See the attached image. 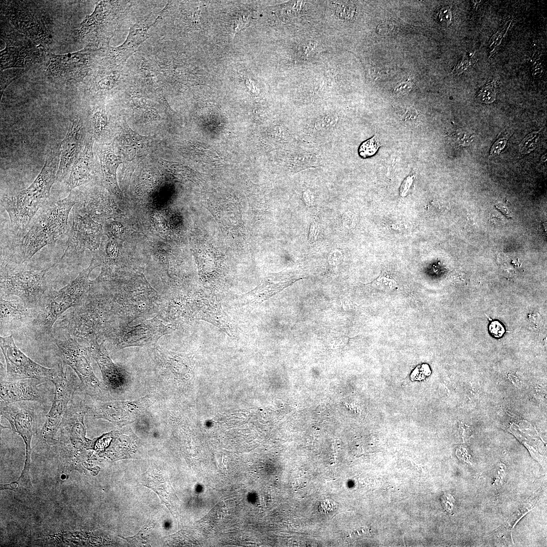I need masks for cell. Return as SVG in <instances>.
<instances>
[{"instance_id":"obj_1","label":"cell","mask_w":547,"mask_h":547,"mask_svg":"<svg viewBox=\"0 0 547 547\" xmlns=\"http://www.w3.org/2000/svg\"><path fill=\"white\" fill-rule=\"evenodd\" d=\"M77 193L48 203L23 229L15 232L10 255L1 260L18 264L28 262L45 246L54 245L67 230L70 212L76 203Z\"/></svg>"},{"instance_id":"obj_2","label":"cell","mask_w":547,"mask_h":547,"mask_svg":"<svg viewBox=\"0 0 547 547\" xmlns=\"http://www.w3.org/2000/svg\"><path fill=\"white\" fill-rule=\"evenodd\" d=\"M60 146L51 150L33 182L15 195L1 198L14 233L25 228L37 212L48 202L52 186L56 182L60 162Z\"/></svg>"},{"instance_id":"obj_3","label":"cell","mask_w":547,"mask_h":547,"mask_svg":"<svg viewBox=\"0 0 547 547\" xmlns=\"http://www.w3.org/2000/svg\"><path fill=\"white\" fill-rule=\"evenodd\" d=\"M99 265L97 257L94 256L88 267L66 286L59 290L46 291L34 308L33 320L27 327L35 337H52L53 327L58 319L69 308L80 304L88 293L92 284L89 275Z\"/></svg>"},{"instance_id":"obj_4","label":"cell","mask_w":547,"mask_h":547,"mask_svg":"<svg viewBox=\"0 0 547 547\" xmlns=\"http://www.w3.org/2000/svg\"><path fill=\"white\" fill-rule=\"evenodd\" d=\"M1 262V297L16 296L29 307L35 308L48 290L46 274L55 264L37 269L26 263Z\"/></svg>"},{"instance_id":"obj_5","label":"cell","mask_w":547,"mask_h":547,"mask_svg":"<svg viewBox=\"0 0 547 547\" xmlns=\"http://www.w3.org/2000/svg\"><path fill=\"white\" fill-rule=\"evenodd\" d=\"M52 338L63 363L73 370L83 390L91 396L102 398V389L93 372L87 347L64 330L59 333L53 332Z\"/></svg>"},{"instance_id":"obj_6","label":"cell","mask_w":547,"mask_h":547,"mask_svg":"<svg viewBox=\"0 0 547 547\" xmlns=\"http://www.w3.org/2000/svg\"><path fill=\"white\" fill-rule=\"evenodd\" d=\"M59 365L57 374L50 380L55 386L54 397L51 408L46 415L42 429V435L46 440L54 439L67 413L70 402L80 389L79 378L65 366Z\"/></svg>"},{"instance_id":"obj_7","label":"cell","mask_w":547,"mask_h":547,"mask_svg":"<svg viewBox=\"0 0 547 547\" xmlns=\"http://www.w3.org/2000/svg\"><path fill=\"white\" fill-rule=\"evenodd\" d=\"M36 402L24 401L11 403L1 401V415L10 423L13 432L23 439L26 446V459L22 473L29 475L31 455V441L40 423H44L43 405Z\"/></svg>"},{"instance_id":"obj_8","label":"cell","mask_w":547,"mask_h":547,"mask_svg":"<svg viewBox=\"0 0 547 547\" xmlns=\"http://www.w3.org/2000/svg\"><path fill=\"white\" fill-rule=\"evenodd\" d=\"M0 346L6 362L7 381L34 378L47 381L58 372L59 366L46 368L25 355L17 346L12 335L1 336Z\"/></svg>"},{"instance_id":"obj_9","label":"cell","mask_w":547,"mask_h":547,"mask_svg":"<svg viewBox=\"0 0 547 547\" xmlns=\"http://www.w3.org/2000/svg\"><path fill=\"white\" fill-rule=\"evenodd\" d=\"M67 230V247L58 262L74 260L85 249L95 250L100 245L102 226L87 214L72 210L71 223Z\"/></svg>"},{"instance_id":"obj_10","label":"cell","mask_w":547,"mask_h":547,"mask_svg":"<svg viewBox=\"0 0 547 547\" xmlns=\"http://www.w3.org/2000/svg\"><path fill=\"white\" fill-rule=\"evenodd\" d=\"M121 2L102 1L96 6L91 15L87 16L80 24L76 34L79 38H86L89 41L96 42L103 41L106 37L104 34L107 30L112 31L120 14L124 13L127 3Z\"/></svg>"},{"instance_id":"obj_11","label":"cell","mask_w":547,"mask_h":547,"mask_svg":"<svg viewBox=\"0 0 547 547\" xmlns=\"http://www.w3.org/2000/svg\"><path fill=\"white\" fill-rule=\"evenodd\" d=\"M155 22L151 24L141 22L134 25L128 37L121 46L109 47L104 56L105 65L110 72L121 70L127 59L139 48L148 36V30Z\"/></svg>"},{"instance_id":"obj_12","label":"cell","mask_w":547,"mask_h":547,"mask_svg":"<svg viewBox=\"0 0 547 547\" xmlns=\"http://www.w3.org/2000/svg\"><path fill=\"white\" fill-rule=\"evenodd\" d=\"M46 382L34 378L12 381L1 379V401L8 403L31 401L44 404L49 397L41 385Z\"/></svg>"},{"instance_id":"obj_13","label":"cell","mask_w":547,"mask_h":547,"mask_svg":"<svg viewBox=\"0 0 547 547\" xmlns=\"http://www.w3.org/2000/svg\"><path fill=\"white\" fill-rule=\"evenodd\" d=\"M85 137L83 124L79 119L69 122L67 132L60 145V162L56 182L64 181L82 150Z\"/></svg>"},{"instance_id":"obj_14","label":"cell","mask_w":547,"mask_h":547,"mask_svg":"<svg viewBox=\"0 0 547 547\" xmlns=\"http://www.w3.org/2000/svg\"><path fill=\"white\" fill-rule=\"evenodd\" d=\"M184 310L193 319L206 321L228 335L234 334L232 324L220 304L214 297L196 298L186 302Z\"/></svg>"},{"instance_id":"obj_15","label":"cell","mask_w":547,"mask_h":547,"mask_svg":"<svg viewBox=\"0 0 547 547\" xmlns=\"http://www.w3.org/2000/svg\"><path fill=\"white\" fill-rule=\"evenodd\" d=\"M91 50H82L73 53L52 56L48 64V70L54 76L75 79L86 75L91 68Z\"/></svg>"},{"instance_id":"obj_16","label":"cell","mask_w":547,"mask_h":547,"mask_svg":"<svg viewBox=\"0 0 547 547\" xmlns=\"http://www.w3.org/2000/svg\"><path fill=\"white\" fill-rule=\"evenodd\" d=\"M1 335L28 327L33 320L34 308L19 299L1 297Z\"/></svg>"},{"instance_id":"obj_17","label":"cell","mask_w":547,"mask_h":547,"mask_svg":"<svg viewBox=\"0 0 547 547\" xmlns=\"http://www.w3.org/2000/svg\"><path fill=\"white\" fill-rule=\"evenodd\" d=\"M167 328L157 319L145 321L141 324L131 327L122 338L118 344L120 347L132 345L145 346L155 343L163 335L166 334Z\"/></svg>"},{"instance_id":"obj_18","label":"cell","mask_w":547,"mask_h":547,"mask_svg":"<svg viewBox=\"0 0 547 547\" xmlns=\"http://www.w3.org/2000/svg\"><path fill=\"white\" fill-rule=\"evenodd\" d=\"M93 146L92 137L87 138L83 149L64 180L69 192L91 179L94 166Z\"/></svg>"},{"instance_id":"obj_19","label":"cell","mask_w":547,"mask_h":547,"mask_svg":"<svg viewBox=\"0 0 547 547\" xmlns=\"http://www.w3.org/2000/svg\"><path fill=\"white\" fill-rule=\"evenodd\" d=\"M97 152L100 163L103 185L111 192L121 197L122 192L116 179V170L122 161L114 151V141L98 145Z\"/></svg>"},{"instance_id":"obj_20","label":"cell","mask_w":547,"mask_h":547,"mask_svg":"<svg viewBox=\"0 0 547 547\" xmlns=\"http://www.w3.org/2000/svg\"><path fill=\"white\" fill-rule=\"evenodd\" d=\"M122 129L121 142L124 159L127 161H132L137 157L144 155L151 139L133 131L125 121L122 124Z\"/></svg>"},{"instance_id":"obj_21","label":"cell","mask_w":547,"mask_h":547,"mask_svg":"<svg viewBox=\"0 0 547 547\" xmlns=\"http://www.w3.org/2000/svg\"><path fill=\"white\" fill-rule=\"evenodd\" d=\"M141 483L155 492L162 503L171 510L174 493L169 478L165 472L155 468H150L142 475Z\"/></svg>"},{"instance_id":"obj_22","label":"cell","mask_w":547,"mask_h":547,"mask_svg":"<svg viewBox=\"0 0 547 547\" xmlns=\"http://www.w3.org/2000/svg\"><path fill=\"white\" fill-rule=\"evenodd\" d=\"M31 49L22 44L7 43V47L1 52V70L11 67H22L30 63Z\"/></svg>"},{"instance_id":"obj_23","label":"cell","mask_w":547,"mask_h":547,"mask_svg":"<svg viewBox=\"0 0 547 547\" xmlns=\"http://www.w3.org/2000/svg\"><path fill=\"white\" fill-rule=\"evenodd\" d=\"M540 490V489L532 495L526 502L523 503L503 525L494 531L495 536L499 539L509 540L510 538L513 540L512 532L514 527L527 513L533 509L538 499Z\"/></svg>"},{"instance_id":"obj_24","label":"cell","mask_w":547,"mask_h":547,"mask_svg":"<svg viewBox=\"0 0 547 547\" xmlns=\"http://www.w3.org/2000/svg\"><path fill=\"white\" fill-rule=\"evenodd\" d=\"M159 163L166 171L177 178L190 180L195 176L194 171L183 164L163 159Z\"/></svg>"},{"instance_id":"obj_25","label":"cell","mask_w":547,"mask_h":547,"mask_svg":"<svg viewBox=\"0 0 547 547\" xmlns=\"http://www.w3.org/2000/svg\"><path fill=\"white\" fill-rule=\"evenodd\" d=\"M251 19V13L247 11L238 13L233 17L230 21V29L233 37L237 32L247 27Z\"/></svg>"},{"instance_id":"obj_26","label":"cell","mask_w":547,"mask_h":547,"mask_svg":"<svg viewBox=\"0 0 547 547\" xmlns=\"http://www.w3.org/2000/svg\"><path fill=\"white\" fill-rule=\"evenodd\" d=\"M335 14L339 18L344 20H350L356 15V8L351 3L339 2L336 4Z\"/></svg>"},{"instance_id":"obj_27","label":"cell","mask_w":547,"mask_h":547,"mask_svg":"<svg viewBox=\"0 0 547 547\" xmlns=\"http://www.w3.org/2000/svg\"><path fill=\"white\" fill-rule=\"evenodd\" d=\"M379 146L378 137L375 135L361 144L359 149V154L363 158L371 157L376 153Z\"/></svg>"},{"instance_id":"obj_28","label":"cell","mask_w":547,"mask_h":547,"mask_svg":"<svg viewBox=\"0 0 547 547\" xmlns=\"http://www.w3.org/2000/svg\"><path fill=\"white\" fill-rule=\"evenodd\" d=\"M496 84L491 82L484 86L479 92L478 98L480 101L485 103L493 102L496 95Z\"/></svg>"},{"instance_id":"obj_29","label":"cell","mask_w":547,"mask_h":547,"mask_svg":"<svg viewBox=\"0 0 547 547\" xmlns=\"http://www.w3.org/2000/svg\"><path fill=\"white\" fill-rule=\"evenodd\" d=\"M539 135V132H533L528 134L520 143V151L523 154H526L534 149L537 146Z\"/></svg>"},{"instance_id":"obj_30","label":"cell","mask_w":547,"mask_h":547,"mask_svg":"<svg viewBox=\"0 0 547 547\" xmlns=\"http://www.w3.org/2000/svg\"><path fill=\"white\" fill-rule=\"evenodd\" d=\"M92 124L94 132L100 135L103 134L107 125V118L103 111L96 112L92 117Z\"/></svg>"},{"instance_id":"obj_31","label":"cell","mask_w":547,"mask_h":547,"mask_svg":"<svg viewBox=\"0 0 547 547\" xmlns=\"http://www.w3.org/2000/svg\"><path fill=\"white\" fill-rule=\"evenodd\" d=\"M337 116L334 114H327L320 117L316 122V127L319 130H328L333 127L337 123Z\"/></svg>"},{"instance_id":"obj_32","label":"cell","mask_w":547,"mask_h":547,"mask_svg":"<svg viewBox=\"0 0 547 547\" xmlns=\"http://www.w3.org/2000/svg\"><path fill=\"white\" fill-rule=\"evenodd\" d=\"M412 88V84L411 82H404L397 84L393 90V94L395 96L400 97L408 94Z\"/></svg>"},{"instance_id":"obj_33","label":"cell","mask_w":547,"mask_h":547,"mask_svg":"<svg viewBox=\"0 0 547 547\" xmlns=\"http://www.w3.org/2000/svg\"><path fill=\"white\" fill-rule=\"evenodd\" d=\"M489 329L491 335L496 338L501 337L505 332L504 327L497 321H492L489 325Z\"/></svg>"},{"instance_id":"obj_34","label":"cell","mask_w":547,"mask_h":547,"mask_svg":"<svg viewBox=\"0 0 547 547\" xmlns=\"http://www.w3.org/2000/svg\"><path fill=\"white\" fill-rule=\"evenodd\" d=\"M454 502V498L450 494H444L441 498V502L443 508L450 514H452L453 513Z\"/></svg>"},{"instance_id":"obj_35","label":"cell","mask_w":547,"mask_h":547,"mask_svg":"<svg viewBox=\"0 0 547 547\" xmlns=\"http://www.w3.org/2000/svg\"><path fill=\"white\" fill-rule=\"evenodd\" d=\"M377 32L384 35H390L395 33L396 26L392 23L386 22L380 24L377 27Z\"/></svg>"},{"instance_id":"obj_36","label":"cell","mask_w":547,"mask_h":547,"mask_svg":"<svg viewBox=\"0 0 547 547\" xmlns=\"http://www.w3.org/2000/svg\"><path fill=\"white\" fill-rule=\"evenodd\" d=\"M428 211L435 214L444 213L447 208L445 205L438 201L432 202L427 206Z\"/></svg>"},{"instance_id":"obj_37","label":"cell","mask_w":547,"mask_h":547,"mask_svg":"<svg viewBox=\"0 0 547 547\" xmlns=\"http://www.w3.org/2000/svg\"><path fill=\"white\" fill-rule=\"evenodd\" d=\"M439 20L443 24L448 25L451 21V13L448 8H443L439 12Z\"/></svg>"},{"instance_id":"obj_38","label":"cell","mask_w":547,"mask_h":547,"mask_svg":"<svg viewBox=\"0 0 547 547\" xmlns=\"http://www.w3.org/2000/svg\"><path fill=\"white\" fill-rule=\"evenodd\" d=\"M507 142L506 137H502L498 139L492 146L490 151L491 154H497L500 153L503 149Z\"/></svg>"},{"instance_id":"obj_39","label":"cell","mask_w":547,"mask_h":547,"mask_svg":"<svg viewBox=\"0 0 547 547\" xmlns=\"http://www.w3.org/2000/svg\"><path fill=\"white\" fill-rule=\"evenodd\" d=\"M343 220L344 225L348 228H353L357 224V217L350 212L345 214Z\"/></svg>"},{"instance_id":"obj_40","label":"cell","mask_w":547,"mask_h":547,"mask_svg":"<svg viewBox=\"0 0 547 547\" xmlns=\"http://www.w3.org/2000/svg\"><path fill=\"white\" fill-rule=\"evenodd\" d=\"M413 176H409L407 177L405 181H404V182L403 183L401 189V194L402 196H404L406 195V193H407L409 188L412 184L413 181Z\"/></svg>"},{"instance_id":"obj_41","label":"cell","mask_w":547,"mask_h":547,"mask_svg":"<svg viewBox=\"0 0 547 547\" xmlns=\"http://www.w3.org/2000/svg\"><path fill=\"white\" fill-rule=\"evenodd\" d=\"M505 465L501 464L500 465V468L499 471L498 472V474H497V478H496V480L497 485H499V484L501 483V481H502V479H503V477H504L503 473L505 472Z\"/></svg>"},{"instance_id":"obj_42","label":"cell","mask_w":547,"mask_h":547,"mask_svg":"<svg viewBox=\"0 0 547 547\" xmlns=\"http://www.w3.org/2000/svg\"><path fill=\"white\" fill-rule=\"evenodd\" d=\"M461 434L462 438L465 439V438H468L470 434V429L469 427L465 424L460 425Z\"/></svg>"},{"instance_id":"obj_43","label":"cell","mask_w":547,"mask_h":547,"mask_svg":"<svg viewBox=\"0 0 547 547\" xmlns=\"http://www.w3.org/2000/svg\"><path fill=\"white\" fill-rule=\"evenodd\" d=\"M303 198L305 202H307L308 204L311 203V202H312L314 200L312 194H311V192L309 191H306L305 192H304V193H303Z\"/></svg>"}]
</instances>
